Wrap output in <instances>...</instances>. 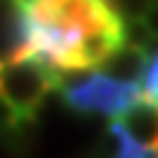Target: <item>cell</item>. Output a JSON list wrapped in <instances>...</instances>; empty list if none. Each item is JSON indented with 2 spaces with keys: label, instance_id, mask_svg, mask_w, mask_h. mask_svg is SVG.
Segmentation results:
<instances>
[{
  "label": "cell",
  "instance_id": "obj_6",
  "mask_svg": "<svg viewBox=\"0 0 158 158\" xmlns=\"http://www.w3.org/2000/svg\"><path fill=\"white\" fill-rule=\"evenodd\" d=\"M147 64H149V53L132 44H120L111 56L106 59V64L100 68V73L117 79L123 85H138L141 88L143 76H147Z\"/></svg>",
  "mask_w": 158,
  "mask_h": 158
},
{
  "label": "cell",
  "instance_id": "obj_5",
  "mask_svg": "<svg viewBox=\"0 0 158 158\" xmlns=\"http://www.w3.org/2000/svg\"><path fill=\"white\" fill-rule=\"evenodd\" d=\"M117 123L126 129V135L138 147H143L152 155H158V106H152L147 100H138Z\"/></svg>",
  "mask_w": 158,
  "mask_h": 158
},
{
  "label": "cell",
  "instance_id": "obj_2",
  "mask_svg": "<svg viewBox=\"0 0 158 158\" xmlns=\"http://www.w3.org/2000/svg\"><path fill=\"white\" fill-rule=\"evenodd\" d=\"M56 91L62 102L76 114H106L108 120H120L138 100L141 88L123 85L106 73L94 70H56Z\"/></svg>",
  "mask_w": 158,
  "mask_h": 158
},
{
  "label": "cell",
  "instance_id": "obj_3",
  "mask_svg": "<svg viewBox=\"0 0 158 158\" xmlns=\"http://www.w3.org/2000/svg\"><path fill=\"white\" fill-rule=\"evenodd\" d=\"M50 91H56V70L41 59H21L0 68V97L12 102L27 123L38 117Z\"/></svg>",
  "mask_w": 158,
  "mask_h": 158
},
{
  "label": "cell",
  "instance_id": "obj_1",
  "mask_svg": "<svg viewBox=\"0 0 158 158\" xmlns=\"http://www.w3.org/2000/svg\"><path fill=\"white\" fill-rule=\"evenodd\" d=\"M35 56L53 70L76 68L79 44L100 29H123L114 0H27ZM79 70V68H76Z\"/></svg>",
  "mask_w": 158,
  "mask_h": 158
},
{
  "label": "cell",
  "instance_id": "obj_4",
  "mask_svg": "<svg viewBox=\"0 0 158 158\" xmlns=\"http://www.w3.org/2000/svg\"><path fill=\"white\" fill-rule=\"evenodd\" d=\"M32 56L35 44L27 0H0V68Z\"/></svg>",
  "mask_w": 158,
  "mask_h": 158
},
{
  "label": "cell",
  "instance_id": "obj_7",
  "mask_svg": "<svg viewBox=\"0 0 158 158\" xmlns=\"http://www.w3.org/2000/svg\"><path fill=\"white\" fill-rule=\"evenodd\" d=\"M23 123H27V120L18 114V108L12 106L6 97H0V138H18Z\"/></svg>",
  "mask_w": 158,
  "mask_h": 158
},
{
  "label": "cell",
  "instance_id": "obj_8",
  "mask_svg": "<svg viewBox=\"0 0 158 158\" xmlns=\"http://www.w3.org/2000/svg\"><path fill=\"white\" fill-rule=\"evenodd\" d=\"M141 100L158 106V47L149 53V64H147V76L141 82Z\"/></svg>",
  "mask_w": 158,
  "mask_h": 158
},
{
  "label": "cell",
  "instance_id": "obj_9",
  "mask_svg": "<svg viewBox=\"0 0 158 158\" xmlns=\"http://www.w3.org/2000/svg\"><path fill=\"white\" fill-rule=\"evenodd\" d=\"M117 158H158V155H152L149 149H143V147H138V143L126 135V129H123V147H120Z\"/></svg>",
  "mask_w": 158,
  "mask_h": 158
},
{
  "label": "cell",
  "instance_id": "obj_10",
  "mask_svg": "<svg viewBox=\"0 0 158 158\" xmlns=\"http://www.w3.org/2000/svg\"><path fill=\"white\" fill-rule=\"evenodd\" d=\"M143 23H147V29L158 38V0H152V3L147 6V12H143V18H141Z\"/></svg>",
  "mask_w": 158,
  "mask_h": 158
}]
</instances>
